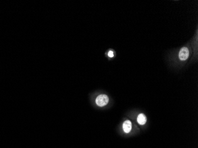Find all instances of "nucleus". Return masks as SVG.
I'll return each instance as SVG.
<instances>
[{
	"instance_id": "nucleus-2",
	"label": "nucleus",
	"mask_w": 198,
	"mask_h": 148,
	"mask_svg": "<svg viewBox=\"0 0 198 148\" xmlns=\"http://www.w3.org/2000/svg\"><path fill=\"white\" fill-rule=\"evenodd\" d=\"M189 56V49L186 47L182 48L179 52V57L181 60H185L188 58Z\"/></svg>"
},
{
	"instance_id": "nucleus-4",
	"label": "nucleus",
	"mask_w": 198,
	"mask_h": 148,
	"mask_svg": "<svg viewBox=\"0 0 198 148\" xmlns=\"http://www.w3.org/2000/svg\"><path fill=\"white\" fill-rule=\"evenodd\" d=\"M137 122L141 125H144L147 122V117L144 114H139L137 117Z\"/></svg>"
},
{
	"instance_id": "nucleus-3",
	"label": "nucleus",
	"mask_w": 198,
	"mask_h": 148,
	"mask_svg": "<svg viewBox=\"0 0 198 148\" xmlns=\"http://www.w3.org/2000/svg\"><path fill=\"white\" fill-rule=\"evenodd\" d=\"M123 131L125 133H129L132 129L131 122L129 120H126L123 124Z\"/></svg>"
},
{
	"instance_id": "nucleus-5",
	"label": "nucleus",
	"mask_w": 198,
	"mask_h": 148,
	"mask_svg": "<svg viewBox=\"0 0 198 148\" xmlns=\"http://www.w3.org/2000/svg\"><path fill=\"white\" fill-rule=\"evenodd\" d=\"M108 56L110 58H113L114 56V53L113 51H109L108 53Z\"/></svg>"
},
{
	"instance_id": "nucleus-1",
	"label": "nucleus",
	"mask_w": 198,
	"mask_h": 148,
	"mask_svg": "<svg viewBox=\"0 0 198 148\" xmlns=\"http://www.w3.org/2000/svg\"><path fill=\"white\" fill-rule=\"evenodd\" d=\"M109 97L105 94H101L99 96L96 100V103L99 107L105 106L109 103Z\"/></svg>"
}]
</instances>
